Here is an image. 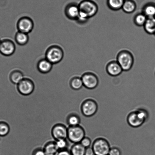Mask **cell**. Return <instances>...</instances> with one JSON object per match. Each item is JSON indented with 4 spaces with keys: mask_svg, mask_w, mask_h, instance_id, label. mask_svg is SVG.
<instances>
[{
    "mask_svg": "<svg viewBox=\"0 0 155 155\" xmlns=\"http://www.w3.org/2000/svg\"><path fill=\"white\" fill-rule=\"evenodd\" d=\"M53 64L46 58L41 60L37 64V68L41 73L47 74L52 70Z\"/></svg>",
    "mask_w": 155,
    "mask_h": 155,
    "instance_id": "cell-15",
    "label": "cell"
},
{
    "mask_svg": "<svg viewBox=\"0 0 155 155\" xmlns=\"http://www.w3.org/2000/svg\"><path fill=\"white\" fill-rule=\"evenodd\" d=\"M1 42H2V40H1V39H0V46H1Z\"/></svg>",
    "mask_w": 155,
    "mask_h": 155,
    "instance_id": "cell-34",
    "label": "cell"
},
{
    "mask_svg": "<svg viewBox=\"0 0 155 155\" xmlns=\"http://www.w3.org/2000/svg\"><path fill=\"white\" fill-rule=\"evenodd\" d=\"M79 15L77 21L81 23L87 21L95 16L98 11L97 4L92 0H83L79 5Z\"/></svg>",
    "mask_w": 155,
    "mask_h": 155,
    "instance_id": "cell-1",
    "label": "cell"
},
{
    "mask_svg": "<svg viewBox=\"0 0 155 155\" xmlns=\"http://www.w3.org/2000/svg\"><path fill=\"white\" fill-rule=\"evenodd\" d=\"M98 108V106L95 101L91 99H87L81 104V112L85 117H91L97 112Z\"/></svg>",
    "mask_w": 155,
    "mask_h": 155,
    "instance_id": "cell-7",
    "label": "cell"
},
{
    "mask_svg": "<svg viewBox=\"0 0 155 155\" xmlns=\"http://www.w3.org/2000/svg\"><path fill=\"white\" fill-rule=\"evenodd\" d=\"M92 147L95 155H108L111 148L109 141L103 138L95 140Z\"/></svg>",
    "mask_w": 155,
    "mask_h": 155,
    "instance_id": "cell-6",
    "label": "cell"
},
{
    "mask_svg": "<svg viewBox=\"0 0 155 155\" xmlns=\"http://www.w3.org/2000/svg\"><path fill=\"white\" fill-rule=\"evenodd\" d=\"M85 155H95L92 147H90L86 148Z\"/></svg>",
    "mask_w": 155,
    "mask_h": 155,
    "instance_id": "cell-32",
    "label": "cell"
},
{
    "mask_svg": "<svg viewBox=\"0 0 155 155\" xmlns=\"http://www.w3.org/2000/svg\"><path fill=\"white\" fill-rule=\"evenodd\" d=\"M58 155H72L70 150H60Z\"/></svg>",
    "mask_w": 155,
    "mask_h": 155,
    "instance_id": "cell-33",
    "label": "cell"
},
{
    "mask_svg": "<svg viewBox=\"0 0 155 155\" xmlns=\"http://www.w3.org/2000/svg\"><path fill=\"white\" fill-rule=\"evenodd\" d=\"M70 85L71 88L74 90H80L84 86L82 79L78 77H75L71 80Z\"/></svg>",
    "mask_w": 155,
    "mask_h": 155,
    "instance_id": "cell-25",
    "label": "cell"
},
{
    "mask_svg": "<svg viewBox=\"0 0 155 155\" xmlns=\"http://www.w3.org/2000/svg\"><path fill=\"white\" fill-rule=\"evenodd\" d=\"M16 46L14 42L9 39L2 41L0 46V53L5 56H10L15 53Z\"/></svg>",
    "mask_w": 155,
    "mask_h": 155,
    "instance_id": "cell-12",
    "label": "cell"
},
{
    "mask_svg": "<svg viewBox=\"0 0 155 155\" xmlns=\"http://www.w3.org/2000/svg\"><path fill=\"white\" fill-rule=\"evenodd\" d=\"M35 84L31 79L25 78L17 85L18 92L22 95H30L34 92L35 90Z\"/></svg>",
    "mask_w": 155,
    "mask_h": 155,
    "instance_id": "cell-8",
    "label": "cell"
},
{
    "mask_svg": "<svg viewBox=\"0 0 155 155\" xmlns=\"http://www.w3.org/2000/svg\"><path fill=\"white\" fill-rule=\"evenodd\" d=\"M147 18V16L142 13H138L134 18V23L137 26L143 27Z\"/></svg>",
    "mask_w": 155,
    "mask_h": 155,
    "instance_id": "cell-26",
    "label": "cell"
},
{
    "mask_svg": "<svg viewBox=\"0 0 155 155\" xmlns=\"http://www.w3.org/2000/svg\"></svg>",
    "mask_w": 155,
    "mask_h": 155,
    "instance_id": "cell-36",
    "label": "cell"
},
{
    "mask_svg": "<svg viewBox=\"0 0 155 155\" xmlns=\"http://www.w3.org/2000/svg\"><path fill=\"white\" fill-rule=\"evenodd\" d=\"M46 155H58L60 151L54 141H49L47 143L44 147Z\"/></svg>",
    "mask_w": 155,
    "mask_h": 155,
    "instance_id": "cell-16",
    "label": "cell"
},
{
    "mask_svg": "<svg viewBox=\"0 0 155 155\" xmlns=\"http://www.w3.org/2000/svg\"><path fill=\"white\" fill-rule=\"evenodd\" d=\"M148 117L149 114L147 111L139 109L129 114L127 117V123L132 127H140L147 121Z\"/></svg>",
    "mask_w": 155,
    "mask_h": 155,
    "instance_id": "cell-2",
    "label": "cell"
},
{
    "mask_svg": "<svg viewBox=\"0 0 155 155\" xmlns=\"http://www.w3.org/2000/svg\"><path fill=\"white\" fill-rule=\"evenodd\" d=\"M136 8L137 4L134 0H125L122 9L124 12L130 14L134 12Z\"/></svg>",
    "mask_w": 155,
    "mask_h": 155,
    "instance_id": "cell-17",
    "label": "cell"
},
{
    "mask_svg": "<svg viewBox=\"0 0 155 155\" xmlns=\"http://www.w3.org/2000/svg\"><path fill=\"white\" fill-rule=\"evenodd\" d=\"M65 14L69 19L77 20L79 15V6L74 3L68 4L66 7Z\"/></svg>",
    "mask_w": 155,
    "mask_h": 155,
    "instance_id": "cell-13",
    "label": "cell"
},
{
    "mask_svg": "<svg viewBox=\"0 0 155 155\" xmlns=\"http://www.w3.org/2000/svg\"><path fill=\"white\" fill-rule=\"evenodd\" d=\"M68 131V128H67L65 125L61 123H58L52 127L51 130V135L56 141L61 139H67Z\"/></svg>",
    "mask_w": 155,
    "mask_h": 155,
    "instance_id": "cell-10",
    "label": "cell"
},
{
    "mask_svg": "<svg viewBox=\"0 0 155 155\" xmlns=\"http://www.w3.org/2000/svg\"><path fill=\"white\" fill-rule=\"evenodd\" d=\"M17 27L19 31L28 34L31 33L34 28V22L31 18L25 16L19 19Z\"/></svg>",
    "mask_w": 155,
    "mask_h": 155,
    "instance_id": "cell-11",
    "label": "cell"
},
{
    "mask_svg": "<svg viewBox=\"0 0 155 155\" xmlns=\"http://www.w3.org/2000/svg\"><path fill=\"white\" fill-rule=\"evenodd\" d=\"M142 13L147 18L155 17V4L148 3L145 4L142 8Z\"/></svg>",
    "mask_w": 155,
    "mask_h": 155,
    "instance_id": "cell-18",
    "label": "cell"
},
{
    "mask_svg": "<svg viewBox=\"0 0 155 155\" xmlns=\"http://www.w3.org/2000/svg\"><path fill=\"white\" fill-rule=\"evenodd\" d=\"M125 0H107V4L110 10L118 11L122 9Z\"/></svg>",
    "mask_w": 155,
    "mask_h": 155,
    "instance_id": "cell-20",
    "label": "cell"
},
{
    "mask_svg": "<svg viewBox=\"0 0 155 155\" xmlns=\"http://www.w3.org/2000/svg\"></svg>",
    "mask_w": 155,
    "mask_h": 155,
    "instance_id": "cell-35",
    "label": "cell"
},
{
    "mask_svg": "<svg viewBox=\"0 0 155 155\" xmlns=\"http://www.w3.org/2000/svg\"><path fill=\"white\" fill-rule=\"evenodd\" d=\"M106 70L110 76L116 77L121 74L123 70L121 66L116 61H112L108 63L106 67Z\"/></svg>",
    "mask_w": 155,
    "mask_h": 155,
    "instance_id": "cell-14",
    "label": "cell"
},
{
    "mask_svg": "<svg viewBox=\"0 0 155 155\" xmlns=\"http://www.w3.org/2000/svg\"><path fill=\"white\" fill-rule=\"evenodd\" d=\"M80 143L85 148H87L90 147L91 144V140L88 137H85L81 141Z\"/></svg>",
    "mask_w": 155,
    "mask_h": 155,
    "instance_id": "cell-29",
    "label": "cell"
},
{
    "mask_svg": "<svg viewBox=\"0 0 155 155\" xmlns=\"http://www.w3.org/2000/svg\"><path fill=\"white\" fill-rule=\"evenodd\" d=\"M144 31L150 35L155 34V17L147 18L143 26Z\"/></svg>",
    "mask_w": 155,
    "mask_h": 155,
    "instance_id": "cell-19",
    "label": "cell"
},
{
    "mask_svg": "<svg viewBox=\"0 0 155 155\" xmlns=\"http://www.w3.org/2000/svg\"><path fill=\"white\" fill-rule=\"evenodd\" d=\"M86 148L80 143L74 144L71 148L72 155H85Z\"/></svg>",
    "mask_w": 155,
    "mask_h": 155,
    "instance_id": "cell-24",
    "label": "cell"
},
{
    "mask_svg": "<svg viewBox=\"0 0 155 155\" xmlns=\"http://www.w3.org/2000/svg\"><path fill=\"white\" fill-rule=\"evenodd\" d=\"M9 125L6 122L0 121V137H4L8 134L10 132Z\"/></svg>",
    "mask_w": 155,
    "mask_h": 155,
    "instance_id": "cell-27",
    "label": "cell"
},
{
    "mask_svg": "<svg viewBox=\"0 0 155 155\" xmlns=\"http://www.w3.org/2000/svg\"><path fill=\"white\" fill-rule=\"evenodd\" d=\"M24 78V75L21 71L19 70H14L12 72L10 75V81L13 84L18 85L19 83Z\"/></svg>",
    "mask_w": 155,
    "mask_h": 155,
    "instance_id": "cell-21",
    "label": "cell"
},
{
    "mask_svg": "<svg viewBox=\"0 0 155 155\" xmlns=\"http://www.w3.org/2000/svg\"><path fill=\"white\" fill-rule=\"evenodd\" d=\"M81 78L84 86L88 89H94L98 85V78L95 74L91 72L84 73Z\"/></svg>",
    "mask_w": 155,
    "mask_h": 155,
    "instance_id": "cell-9",
    "label": "cell"
},
{
    "mask_svg": "<svg viewBox=\"0 0 155 155\" xmlns=\"http://www.w3.org/2000/svg\"><path fill=\"white\" fill-rule=\"evenodd\" d=\"M56 145L59 150H67L69 143L67 139H61L55 141Z\"/></svg>",
    "mask_w": 155,
    "mask_h": 155,
    "instance_id": "cell-28",
    "label": "cell"
},
{
    "mask_svg": "<svg viewBox=\"0 0 155 155\" xmlns=\"http://www.w3.org/2000/svg\"><path fill=\"white\" fill-rule=\"evenodd\" d=\"M121 150L119 149L116 147L111 148L108 155H121Z\"/></svg>",
    "mask_w": 155,
    "mask_h": 155,
    "instance_id": "cell-30",
    "label": "cell"
},
{
    "mask_svg": "<svg viewBox=\"0 0 155 155\" xmlns=\"http://www.w3.org/2000/svg\"><path fill=\"white\" fill-rule=\"evenodd\" d=\"M15 39L18 44L24 46L28 43L29 40V37L28 34L18 31L16 34Z\"/></svg>",
    "mask_w": 155,
    "mask_h": 155,
    "instance_id": "cell-23",
    "label": "cell"
},
{
    "mask_svg": "<svg viewBox=\"0 0 155 155\" xmlns=\"http://www.w3.org/2000/svg\"><path fill=\"white\" fill-rule=\"evenodd\" d=\"M64 57V51L59 46H51L46 51V58L53 64L61 62Z\"/></svg>",
    "mask_w": 155,
    "mask_h": 155,
    "instance_id": "cell-4",
    "label": "cell"
},
{
    "mask_svg": "<svg viewBox=\"0 0 155 155\" xmlns=\"http://www.w3.org/2000/svg\"><path fill=\"white\" fill-rule=\"evenodd\" d=\"M117 61L121 66L123 71H128L133 67L134 58L130 51L123 50L120 51L117 55Z\"/></svg>",
    "mask_w": 155,
    "mask_h": 155,
    "instance_id": "cell-3",
    "label": "cell"
},
{
    "mask_svg": "<svg viewBox=\"0 0 155 155\" xmlns=\"http://www.w3.org/2000/svg\"><path fill=\"white\" fill-rule=\"evenodd\" d=\"M85 137V130L82 126L79 125L68 128L67 138L74 144L80 143Z\"/></svg>",
    "mask_w": 155,
    "mask_h": 155,
    "instance_id": "cell-5",
    "label": "cell"
},
{
    "mask_svg": "<svg viewBox=\"0 0 155 155\" xmlns=\"http://www.w3.org/2000/svg\"><path fill=\"white\" fill-rule=\"evenodd\" d=\"M32 155H46V154L43 148L39 147L34 150L32 152Z\"/></svg>",
    "mask_w": 155,
    "mask_h": 155,
    "instance_id": "cell-31",
    "label": "cell"
},
{
    "mask_svg": "<svg viewBox=\"0 0 155 155\" xmlns=\"http://www.w3.org/2000/svg\"><path fill=\"white\" fill-rule=\"evenodd\" d=\"M81 121L80 117L78 114L75 113L69 114L66 120V122L69 127L79 126Z\"/></svg>",
    "mask_w": 155,
    "mask_h": 155,
    "instance_id": "cell-22",
    "label": "cell"
}]
</instances>
